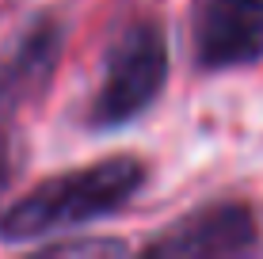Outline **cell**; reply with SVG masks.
I'll use <instances>...</instances> for the list:
<instances>
[{
	"label": "cell",
	"mask_w": 263,
	"mask_h": 259,
	"mask_svg": "<svg viewBox=\"0 0 263 259\" xmlns=\"http://www.w3.org/2000/svg\"><path fill=\"white\" fill-rule=\"evenodd\" d=\"M149 183V164L134 153L99 156L72 172H58L34 183L23 198L0 213L4 244H42L69 229L103 221L126 210Z\"/></svg>",
	"instance_id": "obj_1"
},
{
	"label": "cell",
	"mask_w": 263,
	"mask_h": 259,
	"mask_svg": "<svg viewBox=\"0 0 263 259\" xmlns=\"http://www.w3.org/2000/svg\"><path fill=\"white\" fill-rule=\"evenodd\" d=\"M172 73L168 27L157 15H134L115 31L103 53V76L88 99V130H122L160 99Z\"/></svg>",
	"instance_id": "obj_2"
},
{
	"label": "cell",
	"mask_w": 263,
	"mask_h": 259,
	"mask_svg": "<svg viewBox=\"0 0 263 259\" xmlns=\"http://www.w3.org/2000/svg\"><path fill=\"white\" fill-rule=\"evenodd\" d=\"M61 38V23L53 15H39L20 31V38L8 42V50H0V194L23 168V118L42 99L58 69Z\"/></svg>",
	"instance_id": "obj_3"
},
{
	"label": "cell",
	"mask_w": 263,
	"mask_h": 259,
	"mask_svg": "<svg viewBox=\"0 0 263 259\" xmlns=\"http://www.w3.org/2000/svg\"><path fill=\"white\" fill-rule=\"evenodd\" d=\"M259 244V221L248 202L225 198L206 202L179 221H172L164 233L145 244V255L160 259H217V255H244Z\"/></svg>",
	"instance_id": "obj_4"
},
{
	"label": "cell",
	"mask_w": 263,
	"mask_h": 259,
	"mask_svg": "<svg viewBox=\"0 0 263 259\" xmlns=\"http://www.w3.org/2000/svg\"><path fill=\"white\" fill-rule=\"evenodd\" d=\"M191 57L198 73L263 61V0H195Z\"/></svg>",
	"instance_id": "obj_5"
},
{
	"label": "cell",
	"mask_w": 263,
	"mask_h": 259,
	"mask_svg": "<svg viewBox=\"0 0 263 259\" xmlns=\"http://www.w3.org/2000/svg\"><path fill=\"white\" fill-rule=\"evenodd\" d=\"M42 252L46 255H107V252H130V244L126 240H115V236H88V240H53L46 244L42 240Z\"/></svg>",
	"instance_id": "obj_6"
}]
</instances>
